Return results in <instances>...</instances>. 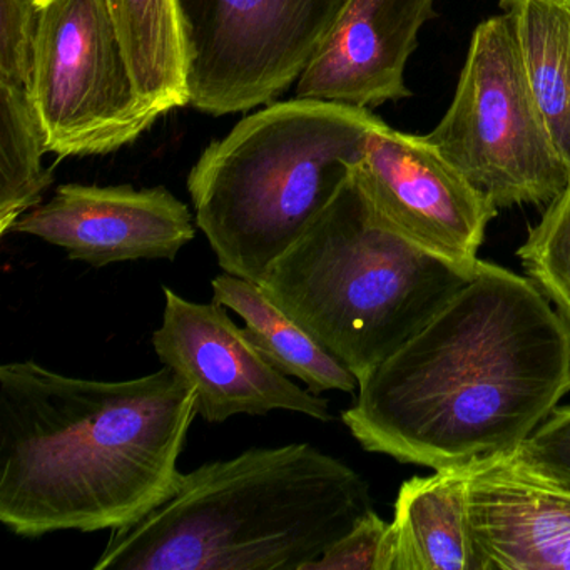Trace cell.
<instances>
[{
	"mask_svg": "<svg viewBox=\"0 0 570 570\" xmlns=\"http://www.w3.org/2000/svg\"><path fill=\"white\" fill-rule=\"evenodd\" d=\"M159 362L196 393V412L208 423L275 410L332 422L328 400L279 372L219 303H196L165 286L161 326L153 335Z\"/></svg>",
	"mask_w": 570,
	"mask_h": 570,
	"instance_id": "9c48e42d",
	"label": "cell"
},
{
	"mask_svg": "<svg viewBox=\"0 0 570 570\" xmlns=\"http://www.w3.org/2000/svg\"><path fill=\"white\" fill-rule=\"evenodd\" d=\"M500 8L547 131L570 168V0H500Z\"/></svg>",
	"mask_w": 570,
	"mask_h": 570,
	"instance_id": "2e32d148",
	"label": "cell"
},
{
	"mask_svg": "<svg viewBox=\"0 0 570 570\" xmlns=\"http://www.w3.org/2000/svg\"><path fill=\"white\" fill-rule=\"evenodd\" d=\"M31 92L46 149L108 155L156 122L105 0H35Z\"/></svg>",
	"mask_w": 570,
	"mask_h": 570,
	"instance_id": "52a82bcc",
	"label": "cell"
},
{
	"mask_svg": "<svg viewBox=\"0 0 570 570\" xmlns=\"http://www.w3.org/2000/svg\"><path fill=\"white\" fill-rule=\"evenodd\" d=\"M195 389L165 366L89 380L39 363L0 366V522L38 539L138 522L178 489Z\"/></svg>",
	"mask_w": 570,
	"mask_h": 570,
	"instance_id": "7a4b0ae2",
	"label": "cell"
},
{
	"mask_svg": "<svg viewBox=\"0 0 570 570\" xmlns=\"http://www.w3.org/2000/svg\"><path fill=\"white\" fill-rule=\"evenodd\" d=\"M196 226L188 206L166 188L71 183L24 213L11 233L36 236L101 268L138 259L175 262L195 239Z\"/></svg>",
	"mask_w": 570,
	"mask_h": 570,
	"instance_id": "8fae6325",
	"label": "cell"
},
{
	"mask_svg": "<svg viewBox=\"0 0 570 570\" xmlns=\"http://www.w3.org/2000/svg\"><path fill=\"white\" fill-rule=\"evenodd\" d=\"M136 88L159 118L189 105L175 0H105Z\"/></svg>",
	"mask_w": 570,
	"mask_h": 570,
	"instance_id": "e0dca14e",
	"label": "cell"
},
{
	"mask_svg": "<svg viewBox=\"0 0 570 570\" xmlns=\"http://www.w3.org/2000/svg\"><path fill=\"white\" fill-rule=\"evenodd\" d=\"M212 286L213 302L245 320L246 332L279 372L299 380L318 395L330 390L353 393L358 389L352 370L286 315L262 285L225 273L216 276Z\"/></svg>",
	"mask_w": 570,
	"mask_h": 570,
	"instance_id": "9a60e30c",
	"label": "cell"
},
{
	"mask_svg": "<svg viewBox=\"0 0 570 570\" xmlns=\"http://www.w3.org/2000/svg\"><path fill=\"white\" fill-rule=\"evenodd\" d=\"M532 279L475 276L360 382L342 413L370 453L433 470L519 449L570 392V325Z\"/></svg>",
	"mask_w": 570,
	"mask_h": 570,
	"instance_id": "6da1fadb",
	"label": "cell"
},
{
	"mask_svg": "<svg viewBox=\"0 0 570 570\" xmlns=\"http://www.w3.org/2000/svg\"><path fill=\"white\" fill-rule=\"evenodd\" d=\"M473 276L396 232L352 173L259 285L360 383Z\"/></svg>",
	"mask_w": 570,
	"mask_h": 570,
	"instance_id": "277c9868",
	"label": "cell"
},
{
	"mask_svg": "<svg viewBox=\"0 0 570 570\" xmlns=\"http://www.w3.org/2000/svg\"><path fill=\"white\" fill-rule=\"evenodd\" d=\"M370 510L366 480L312 443L249 449L183 473L95 570H305Z\"/></svg>",
	"mask_w": 570,
	"mask_h": 570,
	"instance_id": "3957f363",
	"label": "cell"
},
{
	"mask_svg": "<svg viewBox=\"0 0 570 570\" xmlns=\"http://www.w3.org/2000/svg\"><path fill=\"white\" fill-rule=\"evenodd\" d=\"M469 466L402 483L386 533L385 570H479L466 505Z\"/></svg>",
	"mask_w": 570,
	"mask_h": 570,
	"instance_id": "5bb4252c",
	"label": "cell"
},
{
	"mask_svg": "<svg viewBox=\"0 0 570 570\" xmlns=\"http://www.w3.org/2000/svg\"><path fill=\"white\" fill-rule=\"evenodd\" d=\"M35 0H0V82L31 88Z\"/></svg>",
	"mask_w": 570,
	"mask_h": 570,
	"instance_id": "ffe728a7",
	"label": "cell"
},
{
	"mask_svg": "<svg viewBox=\"0 0 570 570\" xmlns=\"http://www.w3.org/2000/svg\"><path fill=\"white\" fill-rule=\"evenodd\" d=\"M353 175L396 232L476 273L487 226L499 209L425 136L396 131L383 121L370 132Z\"/></svg>",
	"mask_w": 570,
	"mask_h": 570,
	"instance_id": "30bf717a",
	"label": "cell"
},
{
	"mask_svg": "<svg viewBox=\"0 0 570 570\" xmlns=\"http://www.w3.org/2000/svg\"><path fill=\"white\" fill-rule=\"evenodd\" d=\"M389 525L370 510L305 570H385Z\"/></svg>",
	"mask_w": 570,
	"mask_h": 570,
	"instance_id": "7402d4cb",
	"label": "cell"
},
{
	"mask_svg": "<svg viewBox=\"0 0 570 570\" xmlns=\"http://www.w3.org/2000/svg\"><path fill=\"white\" fill-rule=\"evenodd\" d=\"M466 505L479 570H570V492L513 452L469 466Z\"/></svg>",
	"mask_w": 570,
	"mask_h": 570,
	"instance_id": "4fadbf2b",
	"label": "cell"
},
{
	"mask_svg": "<svg viewBox=\"0 0 570 570\" xmlns=\"http://www.w3.org/2000/svg\"><path fill=\"white\" fill-rule=\"evenodd\" d=\"M513 456L532 472L570 492V405L557 406Z\"/></svg>",
	"mask_w": 570,
	"mask_h": 570,
	"instance_id": "44dd1931",
	"label": "cell"
},
{
	"mask_svg": "<svg viewBox=\"0 0 570 570\" xmlns=\"http://www.w3.org/2000/svg\"><path fill=\"white\" fill-rule=\"evenodd\" d=\"M435 0H345L295 98L373 109L412 96L405 69Z\"/></svg>",
	"mask_w": 570,
	"mask_h": 570,
	"instance_id": "7c38bea8",
	"label": "cell"
},
{
	"mask_svg": "<svg viewBox=\"0 0 570 570\" xmlns=\"http://www.w3.org/2000/svg\"><path fill=\"white\" fill-rule=\"evenodd\" d=\"M382 122L370 109L295 98L266 105L213 141L188 189L223 272L259 285L332 203Z\"/></svg>",
	"mask_w": 570,
	"mask_h": 570,
	"instance_id": "5b68a950",
	"label": "cell"
},
{
	"mask_svg": "<svg viewBox=\"0 0 570 570\" xmlns=\"http://www.w3.org/2000/svg\"><path fill=\"white\" fill-rule=\"evenodd\" d=\"M425 138L497 209L550 203L570 183L503 12L476 26L452 105Z\"/></svg>",
	"mask_w": 570,
	"mask_h": 570,
	"instance_id": "8992f818",
	"label": "cell"
},
{
	"mask_svg": "<svg viewBox=\"0 0 570 570\" xmlns=\"http://www.w3.org/2000/svg\"><path fill=\"white\" fill-rule=\"evenodd\" d=\"M527 275L570 323V183L517 249Z\"/></svg>",
	"mask_w": 570,
	"mask_h": 570,
	"instance_id": "d6986e66",
	"label": "cell"
},
{
	"mask_svg": "<svg viewBox=\"0 0 570 570\" xmlns=\"http://www.w3.org/2000/svg\"><path fill=\"white\" fill-rule=\"evenodd\" d=\"M45 131L31 88L0 82V236L41 205L52 185Z\"/></svg>",
	"mask_w": 570,
	"mask_h": 570,
	"instance_id": "ac0fdd59",
	"label": "cell"
},
{
	"mask_svg": "<svg viewBox=\"0 0 570 570\" xmlns=\"http://www.w3.org/2000/svg\"><path fill=\"white\" fill-rule=\"evenodd\" d=\"M189 106L212 116L272 105L298 81L345 0H175Z\"/></svg>",
	"mask_w": 570,
	"mask_h": 570,
	"instance_id": "ba28073f",
	"label": "cell"
}]
</instances>
